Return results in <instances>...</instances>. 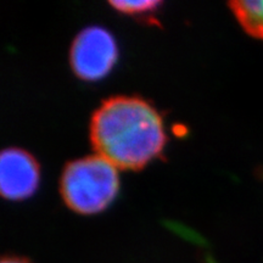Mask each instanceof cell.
I'll return each mask as SVG.
<instances>
[{"label": "cell", "instance_id": "3", "mask_svg": "<svg viewBox=\"0 0 263 263\" xmlns=\"http://www.w3.org/2000/svg\"><path fill=\"white\" fill-rule=\"evenodd\" d=\"M118 59L116 39L101 26H89L77 33L70 48V66L81 80L95 82L110 73Z\"/></svg>", "mask_w": 263, "mask_h": 263}, {"label": "cell", "instance_id": "7", "mask_svg": "<svg viewBox=\"0 0 263 263\" xmlns=\"http://www.w3.org/2000/svg\"><path fill=\"white\" fill-rule=\"evenodd\" d=\"M0 263H31L28 259L24 257H18V256H5L3 257Z\"/></svg>", "mask_w": 263, "mask_h": 263}, {"label": "cell", "instance_id": "4", "mask_svg": "<svg viewBox=\"0 0 263 263\" xmlns=\"http://www.w3.org/2000/svg\"><path fill=\"white\" fill-rule=\"evenodd\" d=\"M41 167L32 154L21 147H6L0 155V193L10 201L28 199L37 192Z\"/></svg>", "mask_w": 263, "mask_h": 263}, {"label": "cell", "instance_id": "5", "mask_svg": "<svg viewBox=\"0 0 263 263\" xmlns=\"http://www.w3.org/2000/svg\"><path fill=\"white\" fill-rule=\"evenodd\" d=\"M228 6L246 33L263 39V0L230 2Z\"/></svg>", "mask_w": 263, "mask_h": 263}, {"label": "cell", "instance_id": "2", "mask_svg": "<svg viewBox=\"0 0 263 263\" xmlns=\"http://www.w3.org/2000/svg\"><path fill=\"white\" fill-rule=\"evenodd\" d=\"M118 190V168L98 154L72 160L62 170L61 197L71 211L80 215L103 212L116 199Z\"/></svg>", "mask_w": 263, "mask_h": 263}, {"label": "cell", "instance_id": "1", "mask_svg": "<svg viewBox=\"0 0 263 263\" xmlns=\"http://www.w3.org/2000/svg\"><path fill=\"white\" fill-rule=\"evenodd\" d=\"M89 136L95 153L118 170L144 168L161 156L167 143L157 108L132 95L105 99L91 115Z\"/></svg>", "mask_w": 263, "mask_h": 263}, {"label": "cell", "instance_id": "6", "mask_svg": "<svg viewBox=\"0 0 263 263\" xmlns=\"http://www.w3.org/2000/svg\"><path fill=\"white\" fill-rule=\"evenodd\" d=\"M162 4L163 3L159 2V0H137V2L112 0V2H108V5L112 6L116 11L121 12V14L146 20L153 24H156L155 15Z\"/></svg>", "mask_w": 263, "mask_h": 263}]
</instances>
